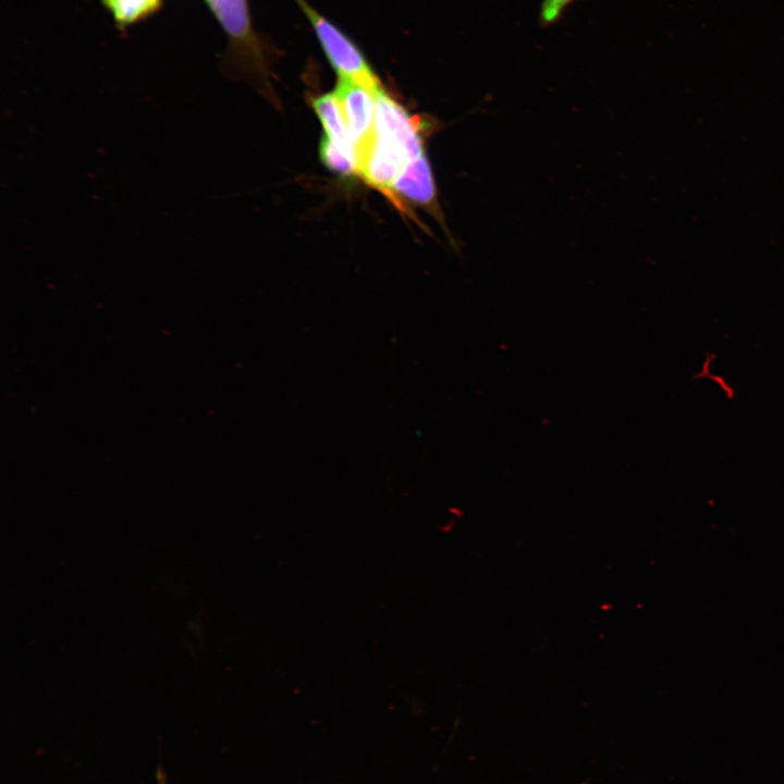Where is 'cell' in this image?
I'll list each match as a JSON object with an SVG mask.
<instances>
[{
	"instance_id": "cell-1",
	"label": "cell",
	"mask_w": 784,
	"mask_h": 784,
	"mask_svg": "<svg viewBox=\"0 0 784 784\" xmlns=\"http://www.w3.org/2000/svg\"><path fill=\"white\" fill-rule=\"evenodd\" d=\"M309 21L316 37L339 78L354 81L372 91L382 88L379 77L356 44L306 0H295Z\"/></svg>"
},
{
	"instance_id": "cell-2",
	"label": "cell",
	"mask_w": 784,
	"mask_h": 784,
	"mask_svg": "<svg viewBox=\"0 0 784 784\" xmlns=\"http://www.w3.org/2000/svg\"><path fill=\"white\" fill-rule=\"evenodd\" d=\"M333 91L354 144L358 166L373 138L377 91L346 78H339Z\"/></svg>"
},
{
	"instance_id": "cell-3",
	"label": "cell",
	"mask_w": 784,
	"mask_h": 784,
	"mask_svg": "<svg viewBox=\"0 0 784 784\" xmlns=\"http://www.w3.org/2000/svg\"><path fill=\"white\" fill-rule=\"evenodd\" d=\"M396 194L421 206H427L441 220L437 205L436 184L426 152L416 159L406 161L391 187V198L394 201L397 200Z\"/></svg>"
},
{
	"instance_id": "cell-4",
	"label": "cell",
	"mask_w": 784,
	"mask_h": 784,
	"mask_svg": "<svg viewBox=\"0 0 784 784\" xmlns=\"http://www.w3.org/2000/svg\"><path fill=\"white\" fill-rule=\"evenodd\" d=\"M205 1L233 42L261 58V44L250 23L247 0Z\"/></svg>"
},
{
	"instance_id": "cell-5",
	"label": "cell",
	"mask_w": 784,
	"mask_h": 784,
	"mask_svg": "<svg viewBox=\"0 0 784 784\" xmlns=\"http://www.w3.org/2000/svg\"><path fill=\"white\" fill-rule=\"evenodd\" d=\"M311 105L322 124L324 135L357 162L355 147L334 91L315 97Z\"/></svg>"
},
{
	"instance_id": "cell-6",
	"label": "cell",
	"mask_w": 784,
	"mask_h": 784,
	"mask_svg": "<svg viewBox=\"0 0 784 784\" xmlns=\"http://www.w3.org/2000/svg\"><path fill=\"white\" fill-rule=\"evenodd\" d=\"M102 3L120 25H127L156 11L160 0H102Z\"/></svg>"
},
{
	"instance_id": "cell-7",
	"label": "cell",
	"mask_w": 784,
	"mask_h": 784,
	"mask_svg": "<svg viewBox=\"0 0 784 784\" xmlns=\"http://www.w3.org/2000/svg\"><path fill=\"white\" fill-rule=\"evenodd\" d=\"M319 156L322 163L332 172L345 176L358 175L356 160L326 135L321 137L319 144Z\"/></svg>"
},
{
	"instance_id": "cell-8",
	"label": "cell",
	"mask_w": 784,
	"mask_h": 784,
	"mask_svg": "<svg viewBox=\"0 0 784 784\" xmlns=\"http://www.w3.org/2000/svg\"><path fill=\"white\" fill-rule=\"evenodd\" d=\"M576 0H543L540 7V22L542 25L555 23L564 10Z\"/></svg>"
}]
</instances>
